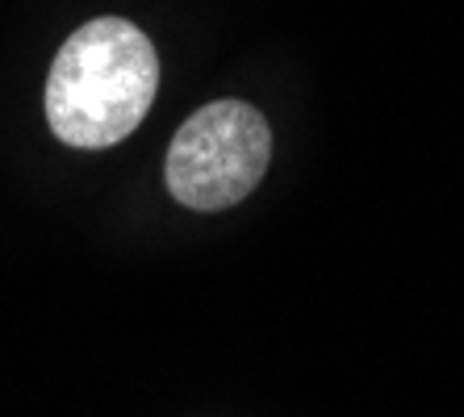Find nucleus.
I'll use <instances>...</instances> for the list:
<instances>
[{
  "label": "nucleus",
  "instance_id": "f257e3e1",
  "mask_svg": "<svg viewBox=\"0 0 464 417\" xmlns=\"http://www.w3.org/2000/svg\"><path fill=\"white\" fill-rule=\"evenodd\" d=\"M160 92V54L126 17L80 25L46 75V121L76 150L118 147L142 126Z\"/></svg>",
  "mask_w": 464,
  "mask_h": 417
},
{
  "label": "nucleus",
  "instance_id": "f03ea898",
  "mask_svg": "<svg viewBox=\"0 0 464 417\" xmlns=\"http://www.w3.org/2000/svg\"><path fill=\"white\" fill-rule=\"evenodd\" d=\"M268 159V118L247 100H209L176 129L163 159V180L184 209L218 213L256 193Z\"/></svg>",
  "mask_w": 464,
  "mask_h": 417
}]
</instances>
